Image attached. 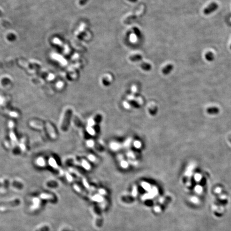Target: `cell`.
I'll return each mask as SVG.
<instances>
[{
	"label": "cell",
	"instance_id": "13",
	"mask_svg": "<svg viewBox=\"0 0 231 231\" xmlns=\"http://www.w3.org/2000/svg\"><path fill=\"white\" fill-rule=\"evenodd\" d=\"M134 31L135 33V34L137 35L140 36V31H139V30L138 28H134Z\"/></svg>",
	"mask_w": 231,
	"mask_h": 231
},
{
	"label": "cell",
	"instance_id": "8",
	"mask_svg": "<svg viewBox=\"0 0 231 231\" xmlns=\"http://www.w3.org/2000/svg\"><path fill=\"white\" fill-rule=\"evenodd\" d=\"M205 58L209 62H212L214 59L213 53L211 52H208L205 55Z\"/></svg>",
	"mask_w": 231,
	"mask_h": 231
},
{
	"label": "cell",
	"instance_id": "7",
	"mask_svg": "<svg viewBox=\"0 0 231 231\" xmlns=\"http://www.w3.org/2000/svg\"><path fill=\"white\" fill-rule=\"evenodd\" d=\"M140 66L142 68V70L146 71H148L149 70H151L152 69V65L149 63H146V62H143V63H141Z\"/></svg>",
	"mask_w": 231,
	"mask_h": 231
},
{
	"label": "cell",
	"instance_id": "11",
	"mask_svg": "<svg viewBox=\"0 0 231 231\" xmlns=\"http://www.w3.org/2000/svg\"><path fill=\"white\" fill-rule=\"evenodd\" d=\"M49 227L45 226L42 228H40L39 229H37L36 231H49Z\"/></svg>",
	"mask_w": 231,
	"mask_h": 231
},
{
	"label": "cell",
	"instance_id": "5",
	"mask_svg": "<svg viewBox=\"0 0 231 231\" xmlns=\"http://www.w3.org/2000/svg\"><path fill=\"white\" fill-rule=\"evenodd\" d=\"M207 112L209 115H217L219 112V109L217 107H211L207 109Z\"/></svg>",
	"mask_w": 231,
	"mask_h": 231
},
{
	"label": "cell",
	"instance_id": "3",
	"mask_svg": "<svg viewBox=\"0 0 231 231\" xmlns=\"http://www.w3.org/2000/svg\"><path fill=\"white\" fill-rule=\"evenodd\" d=\"M20 203V200L18 199H16L14 201H12V202H10L9 203H7L4 204V205L0 206V210H5L8 209L9 208L17 206L18 205H19Z\"/></svg>",
	"mask_w": 231,
	"mask_h": 231
},
{
	"label": "cell",
	"instance_id": "2",
	"mask_svg": "<svg viewBox=\"0 0 231 231\" xmlns=\"http://www.w3.org/2000/svg\"><path fill=\"white\" fill-rule=\"evenodd\" d=\"M218 8V5L216 2H212L203 10L204 14L208 15L214 12Z\"/></svg>",
	"mask_w": 231,
	"mask_h": 231
},
{
	"label": "cell",
	"instance_id": "12",
	"mask_svg": "<svg viewBox=\"0 0 231 231\" xmlns=\"http://www.w3.org/2000/svg\"><path fill=\"white\" fill-rule=\"evenodd\" d=\"M88 1V0H80L79 1V4L81 6H84L87 2Z\"/></svg>",
	"mask_w": 231,
	"mask_h": 231
},
{
	"label": "cell",
	"instance_id": "15",
	"mask_svg": "<svg viewBox=\"0 0 231 231\" xmlns=\"http://www.w3.org/2000/svg\"><path fill=\"white\" fill-rule=\"evenodd\" d=\"M128 1H129L131 2H133V3H135V2H137L138 1V0H128Z\"/></svg>",
	"mask_w": 231,
	"mask_h": 231
},
{
	"label": "cell",
	"instance_id": "17",
	"mask_svg": "<svg viewBox=\"0 0 231 231\" xmlns=\"http://www.w3.org/2000/svg\"><path fill=\"white\" fill-rule=\"evenodd\" d=\"M230 50H231V45H230Z\"/></svg>",
	"mask_w": 231,
	"mask_h": 231
},
{
	"label": "cell",
	"instance_id": "10",
	"mask_svg": "<svg viewBox=\"0 0 231 231\" xmlns=\"http://www.w3.org/2000/svg\"><path fill=\"white\" fill-rule=\"evenodd\" d=\"M41 197L42 198H44V199L50 200L53 201H55V200L56 201L55 197H54V196H52V195H51L44 194H42L41 195Z\"/></svg>",
	"mask_w": 231,
	"mask_h": 231
},
{
	"label": "cell",
	"instance_id": "6",
	"mask_svg": "<svg viewBox=\"0 0 231 231\" xmlns=\"http://www.w3.org/2000/svg\"><path fill=\"white\" fill-rule=\"evenodd\" d=\"M129 58L132 62H138L142 59V56L139 54H135L130 56Z\"/></svg>",
	"mask_w": 231,
	"mask_h": 231
},
{
	"label": "cell",
	"instance_id": "16",
	"mask_svg": "<svg viewBox=\"0 0 231 231\" xmlns=\"http://www.w3.org/2000/svg\"><path fill=\"white\" fill-rule=\"evenodd\" d=\"M228 140H229V141L230 142V143H231V135H230L229 137H228Z\"/></svg>",
	"mask_w": 231,
	"mask_h": 231
},
{
	"label": "cell",
	"instance_id": "4",
	"mask_svg": "<svg viewBox=\"0 0 231 231\" xmlns=\"http://www.w3.org/2000/svg\"><path fill=\"white\" fill-rule=\"evenodd\" d=\"M173 68L174 67L172 64H168L162 69V72L164 75H168L172 71Z\"/></svg>",
	"mask_w": 231,
	"mask_h": 231
},
{
	"label": "cell",
	"instance_id": "14",
	"mask_svg": "<svg viewBox=\"0 0 231 231\" xmlns=\"http://www.w3.org/2000/svg\"><path fill=\"white\" fill-rule=\"evenodd\" d=\"M8 184V181H7V180L4 181L3 182H0V187L4 186H6V185H7Z\"/></svg>",
	"mask_w": 231,
	"mask_h": 231
},
{
	"label": "cell",
	"instance_id": "9",
	"mask_svg": "<svg viewBox=\"0 0 231 231\" xmlns=\"http://www.w3.org/2000/svg\"><path fill=\"white\" fill-rule=\"evenodd\" d=\"M101 117L100 115H98L97 117L95 118V119L94 118L93 119H92L89 121V125L90 126H93L94 125H95V124H96L97 123H98V122L101 120Z\"/></svg>",
	"mask_w": 231,
	"mask_h": 231
},
{
	"label": "cell",
	"instance_id": "1",
	"mask_svg": "<svg viewBox=\"0 0 231 231\" xmlns=\"http://www.w3.org/2000/svg\"><path fill=\"white\" fill-rule=\"evenodd\" d=\"M72 111L71 109H67L65 112L64 119L61 125V129L63 131H66L69 126L70 121L72 116Z\"/></svg>",
	"mask_w": 231,
	"mask_h": 231
}]
</instances>
